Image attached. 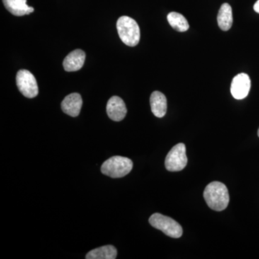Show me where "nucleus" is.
Masks as SVG:
<instances>
[{
    "instance_id": "obj_1",
    "label": "nucleus",
    "mask_w": 259,
    "mask_h": 259,
    "mask_svg": "<svg viewBox=\"0 0 259 259\" xmlns=\"http://www.w3.org/2000/svg\"><path fill=\"white\" fill-rule=\"evenodd\" d=\"M204 198L209 208L219 212L227 208L230 201L228 188L220 182H211L205 187Z\"/></svg>"
},
{
    "instance_id": "obj_2",
    "label": "nucleus",
    "mask_w": 259,
    "mask_h": 259,
    "mask_svg": "<svg viewBox=\"0 0 259 259\" xmlns=\"http://www.w3.org/2000/svg\"><path fill=\"white\" fill-rule=\"evenodd\" d=\"M117 29L121 40L128 47L139 44L141 32L136 20L127 16H122L117 20Z\"/></svg>"
},
{
    "instance_id": "obj_3",
    "label": "nucleus",
    "mask_w": 259,
    "mask_h": 259,
    "mask_svg": "<svg viewBox=\"0 0 259 259\" xmlns=\"http://www.w3.org/2000/svg\"><path fill=\"white\" fill-rule=\"evenodd\" d=\"M134 163L128 158L113 156L102 163L101 171L103 175L112 178H121L128 175Z\"/></svg>"
},
{
    "instance_id": "obj_4",
    "label": "nucleus",
    "mask_w": 259,
    "mask_h": 259,
    "mask_svg": "<svg viewBox=\"0 0 259 259\" xmlns=\"http://www.w3.org/2000/svg\"><path fill=\"white\" fill-rule=\"evenodd\" d=\"M149 223L153 228L160 230L166 236L179 238L183 234V229L175 220L160 213H154L149 218Z\"/></svg>"
},
{
    "instance_id": "obj_5",
    "label": "nucleus",
    "mask_w": 259,
    "mask_h": 259,
    "mask_svg": "<svg viewBox=\"0 0 259 259\" xmlns=\"http://www.w3.org/2000/svg\"><path fill=\"white\" fill-rule=\"evenodd\" d=\"M187 164L186 146L184 144H178L171 148L165 160V166L169 171H180Z\"/></svg>"
},
{
    "instance_id": "obj_6",
    "label": "nucleus",
    "mask_w": 259,
    "mask_h": 259,
    "mask_svg": "<svg viewBox=\"0 0 259 259\" xmlns=\"http://www.w3.org/2000/svg\"><path fill=\"white\" fill-rule=\"evenodd\" d=\"M19 91L27 98H34L38 95V87L35 76L28 70L22 69L16 76Z\"/></svg>"
},
{
    "instance_id": "obj_7",
    "label": "nucleus",
    "mask_w": 259,
    "mask_h": 259,
    "mask_svg": "<svg viewBox=\"0 0 259 259\" xmlns=\"http://www.w3.org/2000/svg\"><path fill=\"white\" fill-rule=\"evenodd\" d=\"M249 76L245 73L236 75L232 81L231 92L232 95L236 100H243L248 96L250 90Z\"/></svg>"
},
{
    "instance_id": "obj_8",
    "label": "nucleus",
    "mask_w": 259,
    "mask_h": 259,
    "mask_svg": "<svg viewBox=\"0 0 259 259\" xmlns=\"http://www.w3.org/2000/svg\"><path fill=\"white\" fill-rule=\"evenodd\" d=\"M107 113L112 120L120 122L127 114L125 102L120 97L113 96L107 104Z\"/></svg>"
},
{
    "instance_id": "obj_9",
    "label": "nucleus",
    "mask_w": 259,
    "mask_h": 259,
    "mask_svg": "<svg viewBox=\"0 0 259 259\" xmlns=\"http://www.w3.org/2000/svg\"><path fill=\"white\" fill-rule=\"evenodd\" d=\"M82 104V98L79 94H70L63 100L61 109L66 115L73 117H77L81 111Z\"/></svg>"
},
{
    "instance_id": "obj_10",
    "label": "nucleus",
    "mask_w": 259,
    "mask_h": 259,
    "mask_svg": "<svg viewBox=\"0 0 259 259\" xmlns=\"http://www.w3.org/2000/svg\"><path fill=\"white\" fill-rule=\"evenodd\" d=\"M85 58H86V54L81 49H76L70 53L69 55L65 58L63 62L65 71L69 72L79 71L83 67Z\"/></svg>"
},
{
    "instance_id": "obj_11",
    "label": "nucleus",
    "mask_w": 259,
    "mask_h": 259,
    "mask_svg": "<svg viewBox=\"0 0 259 259\" xmlns=\"http://www.w3.org/2000/svg\"><path fill=\"white\" fill-rule=\"evenodd\" d=\"M151 111L158 118L164 117L167 110L166 97L158 91L153 92L150 97Z\"/></svg>"
},
{
    "instance_id": "obj_12",
    "label": "nucleus",
    "mask_w": 259,
    "mask_h": 259,
    "mask_svg": "<svg viewBox=\"0 0 259 259\" xmlns=\"http://www.w3.org/2000/svg\"><path fill=\"white\" fill-rule=\"evenodd\" d=\"M5 8L15 16H23L33 13L32 7L27 5V0H3Z\"/></svg>"
},
{
    "instance_id": "obj_13",
    "label": "nucleus",
    "mask_w": 259,
    "mask_h": 259,
    "mask_svg": "<svg viewBox=\"0 0 259 259\" xmlns=\"http://www.w3.org/2000/svg\"><path fill=\"white\" fill-rule=\"evenodd\" d=\"M218 23L220 28L224 31H228L231 28L233 23V12L231 5L224 3L221 7L218 15Z\"/></svg>"
},
{
    "instance_id": "obj_14",
    "label": "nucleus",
    "mask_w": 259,
    "mask_h": 259,
    "mask_svg": "<svg viewBox=\"0 0 259 259\" xmlns=\"http://www.w3.org/2000/svg\"><path fill=\"white\" fill-rule=\"evenodd\" d=\"M117 250L115 246L111 245H105L95 248L89 252L87 259H115L117 258Z\"/></svg>"
},
{
    "instance_id": "obj_15",
    "label": "nucleus",
    "mask_w": 259,
    "mask_h": 259,
    "mask_svg": "<svg viewBox=\"0 0 259 259\" xmlns=\"http://www.w3.org/2000/svg\"><path fill=\"white\" fill-rule=\"evenodd\" d=\"M167 20L172 28L177 31L185 32L190 28L187 19L180 13L172 12L167 15Z\"/></svg>"
},
{
    "instance_id": "obj_16",
    "label": "nucleus",
    "mask_w": 259,
    "mask_h": 259,
    "mask_svg": "<svg viewBox=\"0 0 259 259\" xmlns=\"http://www.w3.org/2000/svg\"><path fill=\"white\" fill-rule=\"evenodd\" d=\"M253 10L259 14V0L255 3L254 6H253Z\"/></svg>"
},
{
    "instance_id": "obj_17",
    "label": "nucleus",
    "mask_w": 259,
    "mask_h": 259,
    "mask_svg": "<svg viewBox=\"0 0 259 259\" xmlns=\"http://www.w3.org/2000/svg\"><path fill=\"white\" fill-rule=\"evenodd\" d=\"M258 137H259V128L258 130Z\"/></svg>"
}]
</instances>
